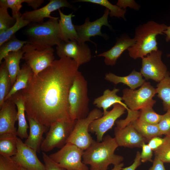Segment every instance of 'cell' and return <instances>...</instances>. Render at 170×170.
I'll return each mask as SVG.
<instances>
[{
  "instance_id": "obj_1",
  "label": "cell",
  "mask_w": 170,
  "mask_h": 170,
  "mask_svg": "<svg viewBox=\"0 0 170 170\" xmlns=\"http://www.w3.org/2000/svg\"><path fill=\"white\" fill-rule=\"evenodd\" d=\"M78 67L67 57L55 60L37 75L31 76L20 91L27 117L47 128L58 121H71L68 96Z\"/></svg>"
},
{
  "instance_id": "obj_2",
  "label": "cell",
  "mask_w": 170,
  "mask_h": 170,
  "mask_svg": "<svg viewBox=\"0 0 170 170\" xmlns=\"http://www.w3.org/2000/svg\"><path fill=\"white\" fill-rule=\"evenodd\" d=\"M118 146L115 138L109 135L103 138L101 142L94 140L91 145L84 151L82 162L98 170H107L111 164L114 166L112 170H122L124 158L114 153Z\"/></svg>"
},
{
  "instance_id": "obj_3",
  "label": "cell",
  "mask_w": 170,
  "mask_h": 170,
  "mask_svg": "<svg viewBox=\"0 0 170 170\" xmlns=\"http://www.w3.org/2000/svg\"><path fill=\"white\" fill-rule=\"evenodd\" d=\"M167 26L154 21H149L140 25L135 29L136 42L128 49L129 56L136 59L142 58L151 52L158 50L156 37L163 35Z\"/></svg>"
},
{
  "instance_id": "obj_4",
  "label": "cell",
  "mask_w": 170,
  "mask_h": 170,
  "mask_svg": "<svg viewBox=\"0 0 170 170\" xmlns=\"http://www.w3.org/2000/svg\"><path fill=\"white\" fill-rule=\"evenodd\" d=\"M59 19L54 17L44 22L31 23L28 25L24 34L36 49L42 50L61 43L62 41L59 37Z\"/></svg>"
},
{
  "instance_id": "obj_5",
  "label": "cell",
  "mask_w": 170,
  "mask_h": 170,
  "mask_svg": "<svg viewBox=\"0 0 170 170\" xmlns=\"http://www.w3.org/2000/svg\"><path fill=\"white\" fill-rule=\"evenodd\" d=\"M88 82L79 71L70 88L68 96L69 114L75 121L86 117L89 111Z\"/></svg>"
},
{
  "instance_id": "obj_6",
  "label": "cell",
  "mask_w": 170,
  "mask_h": 170,
  "mask_svg": "<svg viewBox=\"0 0 170 170\" xmlns=\"http://www.w3.org/2000/svg\"><path fill=\"white\" fill-rule=\"evenodd\" d=\"M122 93V100L132 111H138L146 107H153L156 102L153 99L156 94V89L150 82H145L137 90L125 88Z\"/></svg>"
},
{
  "instance_id": "obj_7",
  "label": "cell",
  "mask_w": 170,
  "mask_h": 170,
  "mask_svg": "<svg viewBox=\"0 0 170 170\" xmlns=\"http://www.w3.org/2000/svg\"><path fill=\"white\" fill-rule=\"evenodd\" d=\"M76 120L55 122L49 127L46 137L42 143L41 150L48 152L55 148H61L67 142L75 127Z\"/></svg>"
},
{
  "instance_id": "obj_8",
  "label": "cell",
  "mask_w": 170,
  "mask_h": 170,
  "mask_svg": "<svg viewBox=\"0 0 170 170\" xmlns=\"http://www.w3.org/2000/svg\"><path fill=\"white\" fill-rule=\"evenodd\" d=\"M103 115V112L101 110L94 108L90 111L86 117L76 120L67 143L72 144L84 151L88 149L94 141L89 133V125L94 120Z\"/></svg>"
},
{
  "instance_id": "obj_9",
  "label": "cell",
  "mask_w": 170,
  "mask_h": 170,
  "mask_svg": "<svg viewBox=\"0 0 170 170\" xmlns=\"http://www.w3.org/2000/svg\"><path fill=\"white\" fill-rule=\"evenodd\" d=\"M84 151L76 145L67 143L60 150L49 156L66 170H89L87 165L82 161Z\"/></svg>"
},
{
  "instance_id": "obj_10",
  "label": "cell",
  "mask_w": 170,
  "mask_h": 170,
  "mask_svg": "<svg viewBox=\"0 0 170 170\" xmlns=\"http://www.w3.org/2000/svg\"><path fill=\"white\" fill-rule=\"evenodd\" d=\"M22 49L24 52L22 59L30 67L35 75L50 66L55 60L54 49L52 47L39 50L31 43H28L25 44Z\"/></svg>"
},
{
  "instance_id": "obj_11",
  "label": "cell",
  "mask_w": 170,
  "mask_h": 170,
  "mask_svg": "<svg viewBox=\"0 0 170 170\" xmlns=\"http://www.w3.org/2000/svg\"><path fill=\"white\" fill-rule=\"evenodd\" d=\"M162 51L158 50L142 58L140 73L145 80L151 79L159 83L169 72L162 61Z\"/></svg>"
},
{
  "instance_id": "obj_12",
  "label": "cell",
  "mask_w": 170,
  "mask_h": 170,
  "mask_svg": "<svg viewBox=\"0 0 170 170\" xmlns=\"http://www.w3.org/2000/svg\"><path fill=\"white\" fill-rule=\"evenodd\" d=\"M56 53L60 58L67 57L73 60L79 67L89 62L92 56L90 49L85 43L76 40L62 41L56 47Z\"/></svg>"
},
{
  "instance_id": "obj_13",
  "label": "cell",
  "mask_w": 170,
  "mask_h": 170,
  "mask_svg": "<svg viewBox=\"0 0 170 170\" xmlns=\"http://www.w3.org/2000/svg\"><path fill=\"white\" fill-rule=\"evenodd\" d=\"M126 110V107L120 104H114L110 111L91 122L89 127V132L95 133L96 141L101 142L105 133L112 128L117 119L125 113Z\"/></svg>"
},
{
  "instance_id": "obj_14",
  "label": "cell",
  "mask_w": 170,
  "mask_h": 170,
  "mask_svg": "<svg viewBox=\"0 0 170 170\" xmlns=\"http://www.w3.org/2000/svg\"><path fill=\"white\" fill-rule=\"evenodd\" d=\"M110 14L109 9L106 8L103 15L95 20L91 22L89 18H87L85 22L81 25H75L78 36V42L85 43L86 41L94 43L90 40L91 37L100 36L105 38L107 37L101 32V28L103 26H108L112 30L111 26L108 22V16Z\"/></svg>"
},
{
  "instance_id": "obj_15",
  "label": "cell",
  "mask_w": 170,
  "mask_h": 170,
  "mask_svg": "<svg viewBox=\"0 0 170 170\" xmlns=\"http://www.w3.org/2000/svg\"><path fill=\"white\" fill-rule=\"evenodd\" d=\"M17 152L11 157L20 167L27 170H45V167L39 160L37 152L26 145L20 138L17 139Z\"/></svg>"
},
{
  "instance_id": "obj_16",
  "label": "cell",
  "mask_w": 170,
  "mask_h": 170,
  "mask_svg": "<svg viewBox=\"0 0 170 170\" xmlns=\"http://www.w3.org/2000/svg\"><path fill=\"white\" fill-rule=\"evenodd\" d=\"M16 106L10 97L4 101L0 108V135L9 134L17 136L15 127V122L18 121Z\"/></svg>"
},
{
  "instance_id": "obj_17",
  "label": "cell",
  "mask_w": 170,
  "mask_h": 170,
  "mask_svg": "<svg viewBox=\"0 0 170 170\" xmlns=\"http://www.w3.org/2000/svg\"><path fill=\"white\" fill-rule=\"evenodd\" d=\"M114 135V138L119 146L141 148L144 143L148 142L131 122L122 128L116 127Z\"/></svg>"
},
{
  "instance_id": "obj_18",
  "label": "cell",
  "mask_w": 170,
  "mask_h": 170,
  "mask_svg": "<svg viewBox=\"0 0 170 170\" xmlns=\"http://www.w3.org/2000/svg\"><path fill=\"white\" fill-rule=\"evenodd\" d=\"M72 9L73 7L66 0H50L45 6L39 9L31 11H26L22 14V17L31 23H38L43 22L45 18H53L51 13L61 8Z\"/></svg>"
},
{
  "instance_id": "obj_19",
  "label": "cell",
  "mask_w": 170,
  "mask_h": 170,
  "mask_svg": "<svg viewBox=\"0 0 170 170\" xmlns=\"http://www.w3.org/2000/svg\"><path fill=\"white\" fill-rule=\"evenodd\" d=\"M135 42L134 38H131L126 36H122L117 39L115 44L111 48L97 56L104 57L106 65H114L123 52L133 46Z\"/></svg>"
},
{
  "instance_id": "obj_20",
  "label": "cell",
  "mask_w": 170,
  "mask_h": 170,
  "mask_svg": "<svg viewBox=\"0 0 170 170\" xmlns=\"http://www.w3.org/2000/svg\"><path fill=\"white\" fill-rule=\"evenodd\" d=\"M29 123V133L25 144L37 152H40L42 135L47 127L34 119L27 117Z\"/></svg>"
},
{
  "instance_id": "obj_21",
  "label": "cell",
  "mask_w": 170,
  "mask_h": 170,
  "mask_svg": "<svg viewBox=\"0 0 170 170\" xmlns=\"http://www.w3.org/2000/svg\"><path fill=\"white\" fill-rule=\"evenodd\" d=\"M58 11L60 16L59 24L60 39L65 42L74 40L78 41L77 34L72 20V18L75 16L73 14V12L66 15L64 14L60 9Z\"/></svg>"
},
{
  "instance_id": "obj_22",
  "label": "cell",
  "mask_w": 170,
  "mask_h": 170,
  "mask_svg": "<svg viewBox=\"0 0 170 170\" xmlns=\"http://www.w3.org/2000/svg\"><path fill=\"white\" fill-rule=\"evenodd\" d=\"M105 79L116 85L119 83H122L128 86L132 90L141 87L145 82L140 72L133 70L128 75L126 76H119L110 72L106 73Z\"/></svg>"
},
{
  "instance_id": "obj_23",
  "label": "cell",
  "mask_w": 170,
  "mask_h": 170,
  "mask_svg": "<svg viewBox=\"0 0 170 170\" xmlns=\"http://www.w3.org/2000/svg\"><path fill=\"white\" fill-rule=\"evenodd\" d=\"M119 89L114 88L111 90L107 89L103 92L102 95L96 98L93 101V104L99 108H102L103 115L106 114L108 111L107 110L111 106L117 103L120 104L125 106L127 110H129L126 105L122 102V99L117 95Z\"/></svg>"
},
{
  "instance_id": "obj_24",
  "label": "cell",
  "mask_w": 170,
  "mask_h": 170,
  "mask_svg": "<svg viewBox=\"0 0 170 170\" xmlns=\"http://www.w3.org/2000/svg\"><path fill=\"white\" fill-rule=\"evenodd\" d=\"M11 97L16 105L17 109L18 128L17 136L21 139H27L28 134L27 129L29 127L26 119L24 102L20 91L12 95Z\"/></svg>"
},
{
  "instance_id": "obj_25",
  "label": "cell",
  "mask_w": 170,
  "mask_h": 170,
  "mask_svg": "<svg viewBox=\"0 0 170 170\" xmlns=\"http://www.w3.org/2000/svg\"><path fill=\"white\" fill-rule=\"evenodd\" d=\"M24 52L22 49L9 53L4 58L6 66L10 78L12 87L16 81L17 76L20 71V63Z\"/></svg>"
},
{
  "instance_id": "obj_26",
  "label": "cell",
  "mask_w": 170,
  "mask_h": 170,
  "mask_svg": "<svg viewBox=\"0 0 170 170\" xmlns=\"http://www.w3.org/2000/svg\"><path fill=\"white\" fill-rule=\"evenodd\" d=\"M33 72L30 67L26 63L22 65L17 76L15 82L5 97L4 101L16 93L26 88Z\"/></svg>"
},
{
  "instance_id": "obj_27",
  "label": "cell",
  "mask_w": 170,
  "mask_h": 170,
  "mask_svg": "<svg viewBox=\"0 0 170 170\" xmlns=\"http://www.w3.org/2000/svg\"><path fill=\"white\" fill-rule=\"evenodd\" d=\"M136 130L148 142L155 136L162 135L159 130L157 125L148 124L139 120L138 118L132 120L130 122Z\"/></svg>"
},
{
  "instance_id": "obj_28",
  "label": "cell",
  "mask_w": 170,
  "mask_h": 170,
  "mask_svg": "<svg viewBox=\"0 0 170 170\" xmlns=\"http://www.w3.org/2000/svg\"><path fill=\"white\" fill-rule=\"evenodd\" d=\"M17 137L9 134L0 135V155L11 157L16 155Z\"/></svg>"
},
{
  "instance_id": "obj_29",
  "label": "cell",
  "mask_w": 170,
  "mask_h": 170,
  "mask_svg": "<svg viewBox=\"0 0 170 170\" xmlns=\"http://www.w3.org/2000/svg\"><path fill=\"white\" fill-rule=\"evenodd\" d=\"M156 88L157 96L162 101L164 110H170V73L157 84Z\"/></svg>"
},
{
  "instance_id": "obj_30",
  "label": "cell",
  "mask_w": 170,
  "mask_h": 170,
  "mask_svg": "<svg viewBox=\"0 0 170 170\" xmlns=\"http://www.w3.org/2000/svg\"><path fill=\"white\" fill-rule=\"evenodd\" d=\"M0 67V108L2 106L12 87L10 78L5 62H2Z\"/></svg>"
},
{
  "instance_id": "obj_31",
  "label": "cell",
  "mask_w": 170,
  "mask_h": 170,
  "mask_svg": "<svg viewBox=\"0 0 170 170\" xmlns=\"http://www.w3.org/2000/svg\"><path fill=\"white\" fill-rule=\"evenodd\" d=\"M28 41L20 40L14 35L0 46V64L2 60L9 53L17 51L22 49Z\"/></svg>"
},
{
  "instance_id": "obj_32",
  "label": "cell",
  "mask_w": 170,
  "mask_h": 170,
  "mask_svg": "<svg viewBox=\"0 0 170 170\" xmlns=\"http://www.w3.org/2000/svg\"><path fill=\"white\" fill-rule=\"evenodd\" d=\"M76 2H88L100 5L109 10L110 17L122 18L125 20L126 10L120 8L117 5H113L107 0H78Z\"/></svg>"
},
{
  "instance_id": "obj_33",
  "label": "cell",
  "mask_w": 170,
  "mask_h": 170,
  "mask_svg": "<svg viewBox=\"0 0 170 170\" xmlns=\"http://www.w3.org/2000/svg\"><path fill=\"white\" fill-rule=\"evenodd\" d=\"M16 20L15 24L13 26L4 31L0 32V46L14 35L18 31L31 23L24 20L21 15L17 17Z\"/></svg>"
},
{
  "instance_id": "obj_34",
  "label": "cell",
  "mask_w": 170,
  "mask_h": 170,
  "mask_svg": "<svg viewBox=\"0 0 170 170\" xmlns=\"http://www.w3.org/2000/svg\"><path fill=\"white\" fill-rule=\"evenodd\" d=\"M152 106H148L140 110L138 119L144 122L152 124L157 125L162 117V115L156 112Z\"/></svg>"
},
{
  "instance_id": "obj_35",
  "label": "cell",
  "mask_w": 170,
  "mask_h": 170,
  "mask_svg": "<svg viewBox=\"0 0 170 170\" xmlns=\"http://www.w3.org/2000/svg\"><path fill=\"white\" fill-rule=\"evenodd\" d=\"M7 8L0 6V32L4 31L13 26L16 19L8 13Z\"/></svg>"
},
{
  "instance_id": "obj_36",
  "label": "cell",
  "mask_w": 170,
  "mask_h": 170,
  "mask_svg": "<svg viewBox=\"0 0 170 170\" xmlns=\"http://www.w3.org/2000/svg\"><path fill=\"white\" fill-rule=\"evenodd\" d=\"M154 152L155 157L163 163H170V136H167L165 141Z\"/></svg>"
},
{
  "instance_id": "obj_37",
  "label": "cell",
  "mask_w": 170,
  "mask_h": 170,
  "mask_svg": "<svg viewBox=\"0 0 170 170\" xmlns=\"http://www.w3.org/2000/svg\"><path fill=\"white\" fill-rule=\"evenodd\" d=\"M23 3L24 0H0V6L7 8H10L12 10V16L16 19L18 16L21 15L20 10Z\"/></svg>"
},
{
  "instance_id": "obj_38",
  "label": "cell",
  "mask_w": 170,
  "mask_h": 170,
  "mask_svg": "<svg viewBox=\"0 0 170 170\" xmlns=\"http://www.w3.org/2000/svg\"><path fill=\"white\" fill-rule=\"evenodd\" d=\"M157 126L162 135L170 136V110L162 115Z\"/></svg>"
},
{
  "instance_id": "obj_39",
  "label": "cell",
  "mask_w": 170,
  "mask_h": 170,
  "mask_svg": "<svg viewBox=\"0 0 170 170\" xmlns=\"http://www.w3.org/2000/svg\"><path fill=\"white\" fill-rule=\"evenodd\" d=\"M0 170H20V167L11 157L0 155Z\"/></svg>"
},
{
  "instance_id": "obj_40",
  "label": "cell",
  "mask_w": 170,
  "mask_h": 170,
  "mask_svg": "<svg viewBox=\"0 0 170 170\" xmlns=\"http://www.w3.org/2000/svg\"><path fill=\"white\" fill-rule=\"evenodd\" d=\"M45 170H66L60 166L44 152H42Z\"/></svg>"
},
{
  "instance_id": "obj_41",
  "label": "cell",
  "mask_w": 170,
  "mask_h": 170,
  "mask_svg": "<svg viewBox=\"0 0 170 170\" xmlns=\"http://www.w3.org/2000/svg\"><path fill=\"white\" fill-rule=\"evenodd\" d=\"M142 150L140 153V158L141 162H153L152 158L153 151L149 145L144 143L142 146Z\"/></svg>"
},
{
  "instance_id": "obj_42",
  "label": "cell",
  "mask_w": 170,
  "mask_h": 170,
  "mask_svg": "<svg viewBox=\"0 0 170 170\" xmlns=\"http://www.w3.org/2000/svg\"><path fill=\"white\" fill-rule=\"evenodd\" d=\"M167 138V136H165L164 138L155 136L149 141L148 144L152 150L155 151L165 141Z\"/></svg>"
},
{
  "instance_id": "obj_43",
  "label": "cell",
  "mask_w": 170,
  "mask_h": 170,
  "mask_svg": "<svg viewBox=\"0 0 170 170\" xmlns=\"http://www.w3.org/2000/svg\"><path fill=\"white\" fill-rule=\"evenodd\" d=\"M116 5L120 8L126 10V8L129 7L135 10H138L139 6L135 1L133 0H118Z\"/></svg>"
},
{
  "instance_id": "obj_44",
  "label": "cell",
  "mask_w": 170,
  "mask_h": 170,
  "mask_svg": "<svg viewBox=\"0 0 170 170\" xmlns=\"http://www.w3.org/2000/svg\"><path fill=\"white\" fill-rule=\"evenodd\" d=\"M141 164L140 153L138 151L136 154L133 163L129 166L122 168V170H135Z\"/></svg>"
},
{
  "instance_id": "obj_45",
  "label": "cell",
  "mask_w": 170,
  "mask_h": 170,
  "mask_svg": "<svg viewBox=\"0 0 170 170\" xmlns=\"http://www.w3.org/2000/svg\"><path fill=\"white\" fill-rule=\"evenodd\" d=\"M163 162L155 157L153 161V165L149 170H166Z\"/></svg>"
},
{
  "instance_id": "obj_46",
  "label": "cell",
  "mask_w": 170,
  "mask_h": 170,
  "mask_svg": "<svg viewBox=\"0 0 170 170\" xmlns=\"http://www.w3.org/2000/svg\"><path fill=\"white\" fill-rule=\"evenodd\" d=\"M44 2V1L43 0H24V3H26L34 10L37 9Z\"/></svg>"
},
{
  "instance_id": "obj_47",
  "label": "cell",
  "mask_w": 170,
  "mask_h": 170,
  "mask_svg": "<svg viewBox=\"0 0 170 170\" xmlns=\"http://www.w3.org/2000/svg\"><path fill=\"white\" fill-rule=\"evenodd\" d=\"M164 34L166 35L165 40L166 42L170 41V26H167L166 30L164 31Z\"/></svg>"
},
{
  "instance_id": "obj_48",
  "label": "cell",
  "mask_w": 170,
  "mask_h": 170,
  "mask_svg": "<svg viewBox=\"0 0 170 170\" xmlns=\"http://www.w3.org/2000/svg\"><path fill=\"white\" fill-rule=\"evenodd\" d=\"M90 170H98L96 168L91 167H90Z\"/></svg>"
},
{
  "instance_id": "obj_49",
  "label": "cell",
  "mask_w": 170,
  "mask_h": 170,
  "mask_svg": "<svg viewBox=\"0 0 170 170\" xmlns=\"http://www.w3.org/2000/svg\"><path fill=\"white\" fill-rule=\"evenodd\" d=\"M20 170H27L26 169L24 168L20 167Z\"/></svg>"
},
{
  "instance_id": "obj_50",
  "label": "cell",
  "mask_w": 170,
  "mask_h": 170,
  "mask_svg": "<svg viewBox=\"0 0 170 170\" xmlns=\"http://www.w3.org/2000/svg\"><path fill=\"white\" fill-rule=\"evenodd\" d=\"M167 57H170V54H167Z\"/></svg>"
}]
</instances>
